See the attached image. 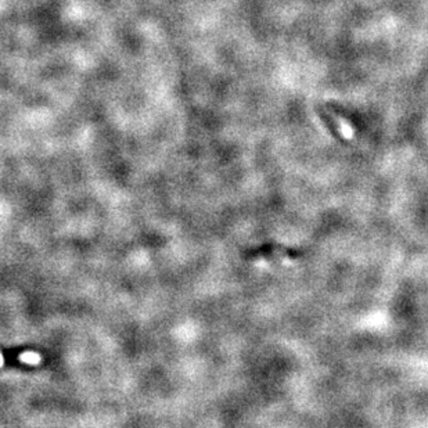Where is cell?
<instances>
[{
	"mask_svg": "<svg viewBox=\"0 0 428 428\" xmlns=\"http://www.w3.org/2000/svg\"><path fill=\"white\" fill-rule=\"evenodd\" d=\"M331 119L334 121L335 125H337V128H338V130H340V133L345 139H352L353 137V135H355V132H353V129H352V126L349 125V122L348 121H345L344 118H340L337 117V115H331Z\"/></svg>",
	"mask_w": 428,
	"mask_h": 428,
	"instance_id": "6da1fadb",
	"label": "cell"
}]
</instances>
